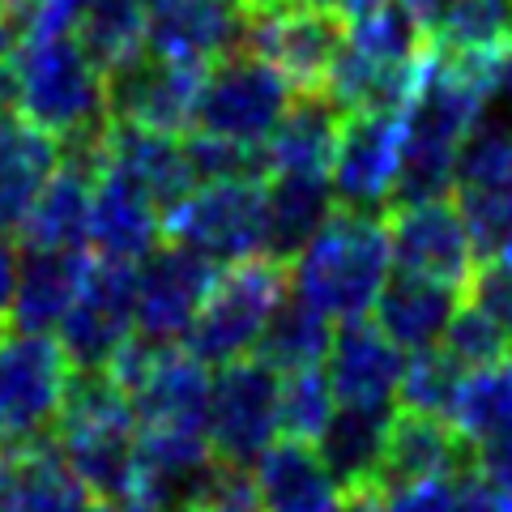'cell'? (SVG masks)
<instances>
[{
    "mask_svg": "<svg viewBox=\"0 0 512 512\" xmlns=\"http://www.w3.org/2000/svg\"><path fill=\"white\" fill-rule=\"evenodd\" d=\"M99 175V137L60 150L56 171L30 201L18 231L26 248H86L90 244V197Z\"/></svg>",
    "mask_w": 512,
    "mask_h": 512,
    "instance_id": "15",
    "label": "cell"
},
{
    "mask_svg": "<svg viewBox=\"0 0 512 512\" xmlns=\"http://www.w3.org/2000/svg\"><path fill=\"white\" fill-rule=\"evenodd\" d=\"M244 43L265 64H274L295 94H320L346 43V22L312 5H299V0H286L274 9H248Z\"/></svg>",
    "mask_w": 512,
    "mask_h": 512,
    "instance_id": "8",
    "label": "cell"
},
{
    "mask_svg": "<svg viewBox=\"0 0 512 512\" xmlns=\"http://www.w3.org/2000/svg\"><path fill=\"white\" fill-rule=\"evenodd\" d=\"M333 346V320L308 303L303 295L286 291L274 316L265 320L261 342H256V359L269 363L278 376L303 372V367H320V359Z\"/></svg>",
    "mask_w": 512,
    "mask_h": 512,
    "instance_id": "30",
    "label": "cell"
},
{
    "mask_svg": "<svg viewBox=\"0 0 512 512\" xmlns=\"http://www.w3.org/2000/svg\"><path fill=\"white\" fill-rule=\"evenodd\" d=\"M18 244L9 231H0V333L9 329V312H13V291H18Z\"/></svg>",
    "mask_w": 512,
    "mask_h": 512,
    "instance_id": "42",
    "label": "cell"
},
{
    "mask_svg": "<svg viewBox=\"0 0 512 512\" xmlns=\"http://www.w3.org/2000/svg\"><path fill=\"white\" fill-rule=\"evenodd\" d=\"M64 466L77 474L86 495L116 500L137 491V423H99L52 431Z\"/></svg>",
    "mask_w": 512,
    "mask_h": 512,
    "instance_id": "24",
    "label": "cell"
},
{
    "mask_svg": "<svg viewBox=\"0 0 512 512\" xmlns=\"http://www.w3.org/2000/svg\"><path fill=\"white\" fill-rule=\"evenodd\" d=\"M474 466L487 478H495L504 491H512V440L508 444H491V448H474Z\"/></svg>",
    "mask_w": 512,
    "mask_h": 512,
    "instance_id": "43",
    "label": "cell"
},
{
    "mask_svg": "<svg viewBox=\"0 0 512 512\" xmlns=\"http://www.w3.org/2000/svg\"><path fill=\"white\" fill-rule=\"evenodd\" d=\"M69 372L52 333H0V453L52 436Z\"/></svg>",
    "mask_w": 512,
    "mask_h": 512,
    "instance_id": "6",
    "label": "cell"
},
{
    "mask_svg": "<svg viewBox=\"0 0 512 512\" xmlns=\"http://www.w3.org/2000/svg\"><path fill=\"white\" fill-rule=\"evenodd\" d=\"M466 295L474 308H483L495 325H504L512 333V261H483V269H474V278L466 286Z\"/></svg>",
    "mask_w": 512,
    "mask_h": 512,
    "instance_id": "39",
    "label": "cell"
},
{
    "mask_svg": "<svg viewBox=\"0 0 512 512\" xmlns=\"http://www.w3.org/2000/svg\"><path fill=\"white\" fill-rule=\"evenodd\" d=\"M453 423L474 448L512 440V363H491L466 376Z\"/></svg>",
    "mask_w": 512,
    "mask_h": 512,
    "instance_id": "32",
    "label": "cell"
},
{
    "mask_svg": "<svg viewBox=\"0 0 512 512\" xmlns=\"http://www.w3.org/2000/svg\"><path fill=\"white\" fill-rule=\"evenodd\" d=\"M56 329V342L73 367H107L137 333V265L107 256L90 261L82 291Z\"/></svg>",
    "mask_w": 512,
    "mask_h": 512,
    "instance_id": "9",
    "label": "cell"
},
{
    "mask_svg": "<svg viewBox=\"0 0 512 512\" xmlns=\"http://www.w3.org/2000/svg\"><path fill=\"white\" fill-rule=\"evenodd\" d=\"M201 512H265L261 508V491H256V474H248V466H235V461L210 457L201 466V474L192 478L188 500Z\"/></svg>",
    "mask_w": 512,
    "mask_h": 512,
    "instance_id": "38",
    "label": "cell"
},
{
    "mask_svg": "<svg viewBox=\"0 0 512 512\" xmlns=\"http://www.w3.org/2000/svg\"><path fill=\"white\" fill-rule=\"evenodd\" d=\"M60 163V141L18 107H0V231H18L30 201Z\"/></svg>",
    "mask_w": 512,
    "mask_h": 512,
    "instance_id": "23",
    "label": "cell"
},
{
    "mask_svg": "<svg viewBox=\"0 0 512 512\" xmlns=\"http://www.w3.org/2000/svg\"><path fill=\"white\" fill-rule=\"evenodd\" d=\"M86 512H154L141 495H116V500H99V504H86Z\"/></svg>",
    "mask_w": 512,
    "mask_h": 512,
    "instance_id": "46",
    "label": "cell"
},
{
    "mask_svg": "<svg viewBox=\"0 0 512 512\" xmlns=\"http://www.w3.org/2000/svg\"><path fill=\"white\" fill-rule=\"evenodd\" d=\"M201 73L205 69H197V64H175L141 52L107 69V116L180 137L192 128Z\"/></svg>",
    "mask_w": 512,
    "mask_h": 512,
    "instance_id": "12",
    "label": "cell"
},
{
    "mask_svg": "<svg viewBox=\"0 0 512 512\" xmlns=\"http://www.w3.org/2000/svg\"><path fill=\"white\" fill-rule=\"evenodd\" d=\"M99 167L128 175L163 214L197 188V175H192L180 137L124 120H107V128L99 133Z\"/></svg>",
    "mask_w": 512,
    "mask_h": 512,
    "instance_id": "16",
    "label": "cell"
},
{
    "mask_svg": "<svg viewBox=\"0 0 512 512\" xmlns=\"http://www.w3.org/2000/svg\"><path fill=\"white\" fill-rule=\"evenodd\" d=\"M427 47L457 60H495L512 43V0H406Z\"/></svg>",
    "mask_w": 512,
    "mask_h": 512,
    "instance_id": "21",
    "label": "cell"
},
{
    "mask_svg": "<svg viewBox=\"0 0 512 512\" xmlns=\"http://www.w3.org/2000/svg\"><path fill=\"white\" fill-rule=\"evenodd\" d=\"M158 235H163V210L128 175L99 167L90 197V244L99 256L141 265L158 248Z\"/></svg>",
    "mask_w": 512,
    "mask_h": 512,
    "instance_id": "19",
    "label": "cell"
},
{
    "mask_svg": "<svg viewBox=\"0 0 512 512\" xmlns=\"http://www.w3.org/2000/svg\"><path fill=\"white\" fill-rule=\"evenodd\" d=\"M171 244L214 265L265 256V180H205L163 214Z\"/></svg>",
    "mask_w": 512,
    "mask_h": 512,
    "instance_id": "5",
    "label": "cell"
},
{
    "mask_svg": "<svg viewBox=\"0 0 512 512\" xmlns=\"http://www.w3.org/2000/svg\"><path fill=\"white\" fill-rule=\"evenodd\" d=\"M470 466H474V444L453 423L436 419V414L402 410L389 423L376 487L393 491L406 483H423V478H457Z\"/></svg>",
    "mask_w": 512,
    "mask_h": 512,
    "instance_id": "17",
    "label": "cell"
},
{
    "mask_svg": "<svg viewBox=\"0 0 512 512\" xmlns=\"http://www.w3.org/2000/svg\"><path fill=\"white\" fill-rule=\"evenodd\" d=\"M457 214L466 222L478 261H500V256L512 261V184L487 192H461Z\"/></svg>",
    "mask_w": 512,
    "mask_h": 512,
    "instance_id": "37",
    "label": "cell"
},
{
    "mask_svg": "<svg viewBox=\"0 0 512 512\" xmlns=\"http://www.w3.org/2000/svg\"><path fill=\"white\" fill-rule=\"evenodd\" d=\"M457 478H423V483H406L384 495V512H453Z\"/></svg>",
    "mask_w": 512,
    "mask_h": 512,
    "instance_id": "40",
    "label": "cell"
},
{
    "mask_svg": "<svg viewBox=\"0 0 512 512\" xmlns=\"http://www.w3.org/2000/svg\"><path fill=\"white\" fill-rule=\"evenodd\" d=\"M384 231H389V256L402 274L453 286V291L470 286L478 256H474L466 222H461L457 205H448V197L393 205L384 214Z\"/></svg>",
    "mask_w": 512,
    "mask_h": 512,
    "instance_id": "10",
    "label": "cell"
},
{
    "mask_svg": "<svg viewBox=\"0 0 512 512\" xmlns=\"http://www.w3.org/2000/svg\"><path fill=\"white\" fill-rule=\"evenodd\" d=\"M256 491L265 512H333L342 504V487L333 483L316 444L291 436L256 457Z\"/></svg>",
    "mask_w": 512,
    "mask_h": 512,
    "instance_id": "25",
    "label": "cell"
},
{
    "mask_svg": "<svg viewBox=\"0 0 512 512\" xmlns=\"http://www.w3.org/2000/svg\"><path fill=\"white\" fill-rule=\"evenodd\" d=\"M299 5H312V9H320V13H329V18H338V22H359L363 13H372V9H380L384 0H299Z\"/></svg>",
    "mask_w": 512,
    "mask_h": 512,
    "instance_id": "44",
    "label": "cell"
},
{
    "mask_svg": "<svg viewBox=\"0 0 512 512\" xmlns=\"http://www.w3.org/2000/svg\"><path fill=\"white\" fill-rule=\"evenodd\" d=\"M69 35L103 73L116 69L146 52V0H82Z\"/></svg>",
    "mask_w": 512,
    "mask_h": 512,
    "instance_id": "31",
    "label": "cell"
},
{
    "mask_svg": "<svg viewBox=\"0 0 512 512\" xmlns=\"http://www.w3.org/2000/svg\"><path fill=\"white\" fill-rule=\"evenodd\" d=\"M329 389L333 402L342 406H389L402 380V350H397L384 333L376 329V320H342V329H333L329 346Z\"/></svg>",
    "mask_w": 512,
    "mask_h": 512,
    "instance_id": "18",
    "label": "cell"
},
{
    "mask_svg": "<svg viewBox=\"0 0 512 512\" xmlns=\"http://www.w3.org/2000/svg\"><path fill=\"white\" fill-rule=\"evenodd\" d=\"M453 512H512V491H504L495 478H487L478 466L457 474Z\"/></svg>",
    "mask_w": 512,
    "mask_h": 512,
    "instance_id": "41",
    "label": "cell"
},
{
    "mask_svg": "<svg viewBox=\"0 0 512 512\" xmlns=\"http://www.w3.org/2000/svg\"><path fill=\"white\" fill-rule=\"evenodd\" d=\"M393 410L389 406H342L316 436V453L329 466L333 483L342 491L376 487V470L389 440Z\"/></svg>",
    "mask_w": 512,
    "mask_h": 512,
    "instance_id": "28",
    "label": "cell"
},
{
    "mask_svg": "<svg viewBox=\"0 0 512 512\" xmlns=\"http://www.w3.org/2000/svg\"><path fill=\"white\" fill-rule=\"evenodd\" d=\"M286 291H291V269L274 256H248V261L218 269L210 295L188 325L184 346L205 367L244 359L261 342L265 320L274 316Z\"/></svg>",
    "mask_w": 512,
    "mask_h": 512,
    "instance_id": "3",
    "label": "cell"
},
{
    "mask_svg": "<svg viewBox=\"0 0 512 512\" xmlns=\"http://www.w3.org/2000/svg\"><path fill=\"white\" fill-rule=\"evenodd\" d=\"M461 384H466V367L448 359L444 350H410V359L397 380V402L414 414H436V419H453Z\"/></svg>",
    "mask_w": 512,
    "mask_h": 512,
    "instance_id": "33",
    "label": "cell"
},
{
    "mask_svg": "<svg viewBox=\"0 0 512 512\" xmlns=\"http://www.w3.org/2000/svg\"><path fill=\"white\" fill-rule=\"evenodd\" d=\"M248 26L244 0H146V52L175 64H214Z\"/></svg>",
    "mask_w": 512,
    "mask_h": 512,
    "instance_id": "14",
    "label": "cell"
},
{
    "mask_svg": "<svg viewBox=\"0 0 512 512\" xmlns=\"http://www.w3.org/2000/svg\"><path fill=\"white\" fill-rule=\"evenodd\" d=\"M389 231L376 210H333L291 265V291L316 303L329 320H359L372 312L389 278Z\"/></svg>",
    "mask_w": 512,
    "mask_h": 512,
    "instance_id": "1",
    "label": "cell"
},
{
    "mask_svg": "<svg viewBox=\"0 0 512 512\" xmlns=\"http://www.w3.org/2000/svg\"><path fill=\"white\" fill-rule=\"evenodd\" d=\"M342 111L333 107L325 94H299L295 103H286L282 120L274 124V133L265 137V158L269 171L286 175H329L333 141H338Z\"/></svg>",
    "mask_w": 512,
    "mask_h": 512,
    "instance_id": "29",
    "label": "cell"
},
{
    "mask_svg": "<svg viewBox=\"0 0 512 512\" xmlns=\"http://www.w3.org/2000/svg\"><path fill=\"white\" fill-rule=\"evenodd\" d=\"M210 453L235 466H248L278 436V372L261 359H231L210 380L205 406Z\"/></svg>",
    "mask_w": 512,
    "mask_h": 512,
    "instance_id": "7",
    "label": "cell"
},
{
    "mask_svg": "<svg viewBox=\"0 0 512 512\" xmlns=\"http://www.w3.org/2000/svg\"><path fill=\"white\" fill-rule=\"evenodd\" d=\"M214 278L218 265L201 252L184 244L154 248L137 265V333L150 342H184Z\"/></svg>",
    "mask_w": 512,
    "mask_h": 512,
    "instance_id": "13",
    "label": "cell"
},
{
    "mask_svg": "<svg viewBox=\"0 0 512 512\" xmlns=\"http://www.w3.org/2000/svg\"><path fill=\"white\" fill-rule=\"evenodd\" d=\"M286 103H291V86L274 64H265L256 52H227L201 73L192 133L265 146Z\"/></svg>",
    "mask_w": 512,
    "mask_h": 512,
    "instance_id": "4",
    "label": "cell"
},
{
    "mask_svg": "<svg viewBox=\"0 0 512 512\" xmlns=\"http://www.w3.org/2000/svg\"><path fill=\"white\" fill-rule=\"evenodd\" d=\"M333 214V184L329 175H299L286 171L265 184V256L291 265L303 244L325 227Z\"/></svg>",
    "mask_w": 512,
    "mask_h": 512,
    "instance_id": "27",
    "label": "cell"
},
{
    "mask_svg": "<svg viewBox=\"0 0 512 512\" xmlns=\"http://www.w3.org/2000/svg\"><path fill=\"white\" fill-rule=\"evenodd\" d=\"M0 512H86V487L52 436L0 453Z\"/></svg>",
    "mask_w": 512,
    "mask_h": 512,
    "instance_id": "22",
    "label": "cell"
},
{
    "mask_svg": "<svg viewBox=\"0 0 512 512\" xmlns=\"http://www.w3.org/2000/svg\"><path fill=\"white\" fill-rule=\"evenodd\" d=\"M90 274L86 248H26L18 256V291L9 325L18 333H52Z\"/></svg>",
    "mask_w": 512,
    "mask_h": 512,
    "instance_id": "20",
    "label": "cell"
},
{
    "mask_svg": "<svg viewBox=\"0 0 512 512\" xmlns=\"http://www.w3.org/2000/svg\"><path fill=\"white\" fill-rule=\"evenodd\" d=\"M13 107L60 146L90 141L107 128V73L69 30L22 39L13 56Z\"/></svg>",
    "mask_w": 512,
    "mask_h": 512,
    "instance_id": "2",
    "label": "cell"
},
{
    "mask_svg": "<svg viewBox=\"0 0 512 512\" xmlns=\"http://www.w3.org/2000/svg\"><path fill=\"white\" fill-rule=\"evenodd\" d=\"M329 419H333V389H329V376L320 372V367L286 372L278 380V427L291 440L316 444V436L325 431Z\"/></svg>",
    "mask_w": 512,
    "mask_h": 512,
    "instance_id": "35",
    "label": "cell"
},
{
    "mask_svg": "<svg viewBox=\"0 0 512 512\" xmlns=\"http://www.w3.org/2000/svg\"><path fill=\"white\" fill-rule=\"evenodd\" d=\"M0 13H5V0H0Z\"/></svg>",
    "mask_w": 512,
    "mask_h": 512,
    "instance_id": "49",
    "label": "cell"
},
{
    "mask_svg": "<svg viewBox=\"0 0 512 512\" xmlns=\"http://www.w3.org/2000/svg\"><path fill=\"white\" fill-rule=\"evenodd\" d=\"M457 303H461V291H453V286L397 274V278H384L372 312H376V329L397 350H427L444 338Z\"/></svg>",
    "mask_w": 512,
    "mask_h": 512,
    "instance_id": "26",
    "label": "cell"
},
{
    "mask_svg": "<svg viewBox=\"0 0 512 512\" xmlns=\"http://www.w3.org/2000/svg\"><path fill=\"white\" fill-rule=\"evenodd\" d=\"M167 512H201V508H192V504H175V508H167Z\"/></svg>",
    "mask_w": 512,
    "mask_h": 512,
    "instance_id": "48",
    "label": "cell"
},
{
    "mask_svg": "<svg viewBox=\"0 0 512 512\" xmlns=\"http://www.w3.org/2000/svg\"><path fill=\"white\" fill-rule=\"evenodd\" d=\"M457 188L461 192H487L512 184V128L500 120H478L457 146Z\"/></svg>",
    "mask_w": 512,
    "mask_h": 512,
    "instance_id": "34",
    "label": "cell"
},
{
    "mask_svg": "<svg viewBox=\"0 0 512 512\" xmlns=\"http://www.w3.org/2000/svg\"><path fill=\"white\" fill-rule=\"evenodd\" d=\"M508 346H512V333L504 325H495V320L483 308H474V303H466V308L457 303V312L444 329V355L448 359H457L466 372H478V367L504 363Z\"/></svg>",
    "mask_w": 512,
    "mask_h": 512,
    "instance_id": "36",
    "label": "cell"
},
{
    "mask_svg": "<svg viewBox=\"0 0 512 512\" xmlns=\"http://www.w3.org/2000/svg\"><path fill=\"white\" fill-rule=\"evenodd\" d=\"M248 9H274V5H286V0H244Z\"/></svg>",
    "mask_w": 512,
    "mask_h": 512,
    "instance_id": "47",
    "label": "cell"
},
{
    "mask_svg": "<svg viewBox=\"0 0 512 512\" xmlns=\"http://www.w3.org/2000/svg\"><path fill=\"white\" fill-rule=\"evenodd\" d=\"M406 124L393 111H346L329 158V184L346 210H376L393 197Z\"/></svg>",
    "mask_w": 512,
    "mask_h": 512,
    "instance_id": "11",
    "label": "cell"
},
{
    "mask_svg": "<svg viewBox=\"0 0 512 512\" xmlns=\"http://www.w3.org/2000/svg\"><path fill=\"white\" fill-rule=\"evenodd\" d=\"M333 512H384V495L380 487H359V491H346V500L333 508Z\"/></svg>",
    "mask_w": 512,
    "mask_h": 512,
    "instance_id": "45",
    "label": "cell"
}]
</instances>
